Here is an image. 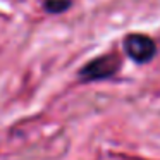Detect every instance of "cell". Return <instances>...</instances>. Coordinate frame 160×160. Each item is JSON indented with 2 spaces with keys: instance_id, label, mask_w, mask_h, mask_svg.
<instances>
[{
  "instance_id": "obj_1",
  "label": "cell",
  "mask_w": 160,
  "mask_h": 160,
  "mask_svg": "<svg viewBox=\"0 0 160 160\" xmlns=\"http://www.w3.org/2000/svg\"><path fill=\"white\" fill-rule=\"evenodd\" d=\"M121 69V60L115 53L100 55L97 59L86 62L78 72V78L83 83H95V81H105L114 78Z\"/></svg>"
},
{
  "instance_id": "obj_2",
  "label": "cell",
  "mask_w": 160,
  "mask_h": 160,
  "mask_svg": "<svg viewBox=\"0 0 160 160\" xmlns=\"http://www.w3.org/2000/svg\"><path fill=\"white\" fill-rule=\"evenodd\" d=\"M124 50L131 60H134L138 64H146L155 57L157 47L155 42L148 35L131 33L124 38Z\"/></svg>"
},
{
  "instance_id": "obj_3",
  "label": "cell",
  "mask_w": 160,
  "mask_h": 160,
  "mask_svg": "<svg viewBox=\"0 0 160 160\" xmlns=\"http://www.w3.org/2000/svg\"><path fill=\"white\" fill-rule=\"evenodd\" d=\"M43 7L50 14H60L71 7V0H45Z\"/></svg>"
}]
</instances>
